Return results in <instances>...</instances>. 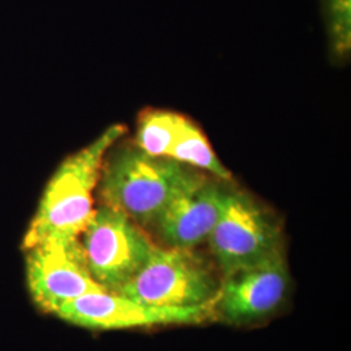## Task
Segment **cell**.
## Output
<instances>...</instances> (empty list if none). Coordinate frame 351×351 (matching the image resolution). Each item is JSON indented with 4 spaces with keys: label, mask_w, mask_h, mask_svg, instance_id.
<instances>
[{
    "label": "cell",
    "mask_w": 351,
    "mask_h": 351,
    "mask_svg": "<svg viewBox=\"0 0 351 351\" xmlns=\"http://www.w3.org/2000/svg\"><path fill=\"white\" fill-rule=\"evenodd\" d=\"M124 133L125 128L120 124L110 126L59 165L26 230L24 250L47 241L80 239L95 210L94 191L106 155Z\"/></svg>",
    "instance_id": "cell-1"
},
{
    "label": "cell",
    "mask_w": 351,
    "mask_h": 351,
    "mask_svg": "<svg viewBox=\"0 0 351 351\" xmlns=\"http://www.w3.org/2000/svg\"><path fill=\"white\" fill-rule=\"evenodd\" d=\"M111 150L98 184L103 204L119 210L141 228L155 226L176 195L199 175L169 158L151 156L137 146Z\"/></svg>",
    "instance_id": "cell-2"
},
{
    "label": "cell",
    "mask_w": 351,
    "mask_h": 351,
    "mask_svg": "<svg viewBox=\"0 0 351 351\" xmlns=\"http://www.w3.org/2000/svg\"><path fill=\"white\" fill-rule=\"evenodd\" d=\"M220 281L193 250L154 246L149 259L120 293L133 301L162 307L215 303Z\"/></svg>",
    "instance_id": "cell-3"
},
{
    "label": "cell",
    "mask_w": 351,
    "mask_h": 351,
    "mask_svg": "<svg viewBox=\"0 0 351 351\" xmlns=\"http://www.w3.org/2000/svg\"><path fill=\"white\" fill-rule=\"evenodd\" d=\"M80 242L94 281L110 291L125 287L155 246L141 226L106 204L94 210Z\"/></svg>",
    "instance_id": "cell-4"
},
{
    "label": "cell",
    "mask_w": 351,
    "mask_h": 351,
    "mask_svg": "<svg viewBox=\"0 0 351 351\" xmlns=\"http://www.w3.org/2000/svg\"><path fill=\"white\" fill-rule=\"evenodd\" d=\"M207 242L224 277L282 249L276 224L239 191H226L221 213Z\"/></svg>",
    "instance_id": "cell-5"
},
{
    "label": "cell",
    "mask_w": 351,
    "mask_h": 351,
    "mask_svg": "<svg viewBox=\"0 0 351 351\" xmlns=\"http://www.w3.org/2000/svg\"><path fill=\"white\" fill-rule=\"evenodd\" d=\"M215 303L198 307H162L133 301L125 295L106 289L86 293L68 302L58 315L75 326L116 330L143 326L197 324L215 313Z\"/></svg>",
    "instance_id": "cell-6"
},
{
    "label": "cell",
    "mask_w": 351,
    "mask_h": 351,
    "mask_svg": "<svg viewBox=\"0 0 351 351\" xmlns=\"http://www.w3.org/2000/svg\"><path fill=\"white\" fill-rule=\"evenodd\" d=\"M26 251V280L38 306L52 314L68 302L101 290L88 271L80 239L47 241Z\"/></svg>",
    "instance_id": "cell-7"
},
{
    "label": "cell",
    "mask_w": 351,
    "mask_h": 351,
    "mask_svg": "<svg viewBox=\"0 0 351 351\" xmlns=\"http://www.w3.org/2000/svg\"><path fill=\"white\" fill-rule=\"evenodd\" d=\"M289 271L282 249L258 263L224 277L216 298L215 313L232 323L261 320L282 304L289 290Z\"/></svg>",
    "instance_id": "cell-8"
},
{
    "label": "cell",
    "mask_w": 351,
    "mask_h": 351,
    "mask_svg": "<svg viewBox=\"0 0 351 351\" xmlns=\"http://www.w3.org/2000/svg\"><path fill=\"white\" fill-rule=\"evenodd\" d=\"M226 191L198 175L158 219L155 228L168 247L193 250L207 242L221 213Z\"/></svg>",
    "instance_id": "cell-9"
},
{
    "label": "cell",
    "mask_w": 351,
    "mask_h": 351,
    "mask_svg": "<svg viewBox=\"0 0 351 351\" xmlns=\"http://www.w3.org/2000/svg\"><path fill=\"white\" fill-rule=\"evenodd\" d=\"M168 158L191 169L207 171L220 180H230L232 177L213 152L201 129L184 116Z\"/></svg>",
    "instance_id": "cell-10"
},
{
    "label": "cell",
    "mask_w": 351,
    "mask_h": 351,
    "mask_svg": "<svg viewBox=\"0 0 351 351\" xmlns=\"http://www.w3.org/2000/svg\"><path fill=\"white\" fill-rule=\"evenodd\" d=\"M182 116L164 110H149L139 117L136 146L156 158H168Z\"/></svg>",
    "instance_id": "cell-11"
},
{
    "label": "cell",
    "mask_w": 351,
    "mask_h": 351,
    "mask_svg": "<svg viewBox=\"0 0 351 351\" xmlns=\"http://www.w3.org/2000/svg\"><path fill=\"white\" fill-rule=\"evenodd\" d=\"M326 3L335 49L345 53L350 49L351 0H326Z\"/></svg>",
    "instance_id": "cell-12"
}]
</instances>
